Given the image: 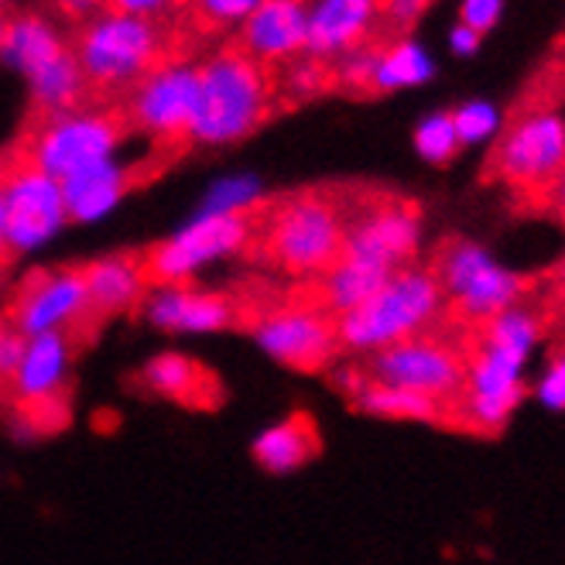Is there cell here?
Wrapping results in <instances>:
<instances>
[{
	"mask_svg": "<svg viewBox=\"0 0 565 565\" xmlns=\"http://www.w3.org/2000/svg\"><path fill=\"white\" fill-rule=\"evenodd\" d=\"M89 104H124L161 65L189 62L195 42L169 14H96L70 39Z\"/></svg>",
	"mask_w": 565,
	"mask_h": 565,
	"instance_id": "obj_1",
	"label": "cell"
},
{
	"mask_svg": "<svg viewBox=\"0 0 565 565\" xmlns=\"http://www.w3.org/2000/svg\"><path fill=\"white\" fill-rule=\"evenodd\" d=\"M539 340L542 316L524 302L480 326V343L467 356V371L456 391V418L462 425L493 436L511 422L527 394L524 371Z\"/></svg>",
	"mask_w": 565,
	"mask_h": 565,
	"instance_id": "obj_2",
	"label": "cell"
},
{
	"mask_svg": "<svg viewBox=\"0 0 565 565\" xmlns=\"http://www.w3.org/2000/svg\"><path fill=\"white\" fill-rule=\"evenodd\" d=\"M347 203L337 189H302L257 199L247 250L295 278H319L343 257Z\"/></svg>",
	"mask_w": 565,
	"mask_h": 565,
	"instance_id": "obj_3",
	"label": "cell"
},
{
	"mask_svg": "<svg viewBox=\"0 0 565 565\" xmlns=\"http://www.w3.org/2000/svg\"><path fill=\"white\" fill-rule=\"evenodd\" d=\"M288 110L278 93V76L268 65L244 55L234 42H223L206 62H199L195 114L189 141L234 145L250 138L275 114Z\"/></svg>",
	"mask_w": 565,
	"mask_h": 565,
	"instance_id": "obj_4",
	"label": "cell"
},
{
	"mask_svg": "<svg viewBox=\"0 0 565 565\" xmlns=\"http://www.w3.org/2000/svg\"><path fill=\"white\" fill-rule=\"evenodd\" d=\"M446 306L436 275L425 268H397L367 302L337 316V337L343 350L377 353L402 340L422 337Z\"/></svg>",
	"mask_w": 565,
	"mask_h": 565,
	"instance_id": "obj_5",
	"label": "cell"
},
{
	"mask_svg": "<svg viewBox=\"0 0 565 565\" xmlns=\"http://www.w3.org/2000/svg\"><path fill=\"white\" fill-rule=\"evenodd\" d=\"M130 135L135 127L120 104H83L55 117L24 120L14 141L35 158L42 172L62 182L96 161H107Z\"/></svg>",
	"mask_w": 565,
	"mask_h": 565,
	"instance_id": "obj_6",
	"label": "cell"
},
{
	"mask_svg": "<svg viewBox=\"0 0 565 565\" xmlns=\"http://www.w3.org/2000/svg\"><path fill=\"white\" fill-rule=\"evenodd\" d=\"M0 55L14 62L31 83V104H28L24 120L55 117V114L89 104L76 55H73L70 42L55 35V28L49 21L35 18V14L8 18L4 49H0Z\"/></svg>",
	"mask_w": 565,
	"mask_h": 565,
	"instance_id": "obj_7",
	"label": "cell"
},
{
	"mask_svg": "<svg viewBox=\"0 0 565 565\" xmlns=\"http://www.w3.org/2000/svg\"><path fill=\"white\" fill-rule=\"evenodd\" d=\"M257 199L241 210H206L195 223L179 230L175 237L141 250V268L148 285H189V278L199 268H206L210 260L247 250L254 234Z\"/></svg>",
	"mask_w": 565,
	"mask_h": 565,
	"instance_id": "obj_8",
	"label": "cell"
},
{
	"mask_svg": "<svg viewBox=\"0 0 565 565\" xmlns=\"http://www.w3.org/2000/svg\"><path fill=\"white\" fill-rule=\"evenodd\" d=\"M431 275H436L443 298L452 306V312L477 326L518 306L527 288L518 271L504 268L483 244L473 241L449 244L439 254V264Z\"/></svg>",
	"mask_w": 565,
	"mask_h": 565,
	"instance_id": "obj_9",
	"label": "cell"
},
{
	"mask_svg": "<svg viewBox=\"0 0 565 565\" xmlns=\"http://www.w3.org/2000/svg\"><path fill=\"white\" fill-rule=\"evenodd\" d=\"M0 192H4V226L14 257L52 241L70 220L62 203V182L42 172L18 141L0 151Z\"/></svg>",
	"mask_w": 565,
	"mask_h": 565,
	"instance_id": "obj_10",
	"label": "cell"
},
{
	"mask_svg": "<svg viewBox=\"0 0 565 565\" xmlns=\"http://www.w3.org/2000/svg\"><path fill=\"white\" fill-rule=\"evenodd\" d=\"M343 203H347L343 257L371 264V268L384 275L408 268L422 244V213L412 203H405V199H387V195L343 192Z\"/></svg>",
	"mask_w": 565,
	"mask_h": 565,
	"instance_id": "obj_11",
	"label": "cell"
},
{
	"mask_svg": "<svg viewBox=\"0 0 565 565\" xmlns=\"http://www.w3.org/2000/svg\"><path fill=\"white\" fill-rule=\"evenodd\" d=\"M195 89H199V65L172 62L145 76L127 93L120 107L127 110L135 135H148L154 151H164L179 161L192 148L189 127L195 114Z\"/></svg>",
	"mask_w": 565,
	"mask_h": 565,
	"instance_id": "obj_12",
	"label": "cell"
},
{
	"mask_svg": "<svg viewBox=\"0 0 565 565\" xmlns=\"http://www.w3.org/2000/svg\"><path fill=\"white\" fill-rule=\"evenodd\" d=\"M493 169L514 189L548 192L565 172V117L548 107L521 114L497 145Z\"/></svg>",
	"mask_w": 565,
	"mask_h": 565,
	"instance_id": "obj_13",
	"label": "cell"
},
{
	"mask_svg": "<svg viewBox=\"0 0 565 565\" xmlns=\"http://www.w3.org/2000/svg\"><path fill=\"white\" fill-rule=\"evenodd\" d=\"M73 371V337L70 332H42L28 337L18 371L11 381V397L18 402L21 422L14 428L49 431L55 425V412L65 415V384Z\"/></svg>",
	"mask_w": 565,
	"mask_h": 565,
	"instance_id": "obj_14",
	"label": "cell"
},
{
	"mask_svg": "<svg viewBox=\"0 0 565 565\" xmlns=\"http://www.w3.org/2000/svg\"><path fill=\"white\" fill-rule=\"evenodd\" d=\"M257 347L291 371H319L337 356V319L316 302H291L260 312L250 326Z\"/></svg>",
	"mask_w": 565,
	"mask_h": 565,
	"instance_id": "obj_15",
	"label": "cell"
},
{
	"mask_svg": "<svg viewBox=\"0 0 565 565\" xmlns=\"http://www.w3.org/2000/svg\"><path fill=\"white\" fill-rule=\"evenodd\" d=\"M4 319L21 337H42V332H70V337H76V329L89 322L83 268L28 275L14 291Z\"/></svg>",
	"mask_w": 565,
	"mask_h": 565,
	"instance_id": "obj_16",
	"label": "cell"
},
{
	"mask_svg": "<svg viewBox=\"0 0 565 565\" xmlns=\"http://www.w3.org/2000/svg\"><path fill=\"white\" fill-rule=\"evenodd\" d=\"M462 371H467V356L456 347H449L446 340L422 332V337H412V340H402V343L371 353L367 377L439 397V402L449 405V397H456L462 384Z\"/></svg>",
	"mask_w": 565,
	"mask_h": 565,
	"instance_id": "obj_17",
	"label": "cell"
},
{
	"mask_svg": "<svg viewBox=\"0 0 565 565\" xmlns=\"http://www.w3.org/2000/svg\"><path fill=\"white\" fill-rule=\"evenodd\" d=\"M175 158L154 151L145 161L135 164H117V161H96L89 169L62 179V203H65V216L76 223H89L99 220L104 213H110L127 192H135L141 185H151L154 179H161L164 169H172Z\"/></svg>",
	"mask_w": 565,
	"mask_h": 565,
	"instance_id": "obj_18",
	"label": "cell"
},
{
	"mask_svg": "<svg viewBox=\"0 0 565 565\" xmlns=\"http://www.w3.org/2000/svg\"><path fill=\"white\" fill-rule=\"evenodd\" d=\"M337 86L350 93H397L425 86L436 76V58L412 39H394L387 45H367L332 65Z\"/></svg>",
	"mask_w": 565,
	"mask_h": 565,
	"instance_id": "obj_19",
	"label": "cell"
},
{
	"mask_svg": "<svg viewBox=\"0 0 565 565\" xmlns=\"http://www.w3.org/2000/svg\"><path fill=\"white\" fill-rule=\"evenodd\" d=\"M384 21V0H312L306 28V58L337 65L367 49Z\"/></svg>",
	"mask_w": 565,
	"mask_h": 565,
	"instance_id": "obj_20",
	"label": "cell"
},
{
	"mask_svg": "<svg viewBox=\"0 0 565 565\" xmlns=\"http://www.w3.org/2000/svg\"><path fill=\"white\" fill-rule=\"evenodd\" d=\"M309 4L312 0H264L226 42L268 70H281L306 55Z\"/></svg>",
	"mask_w": 565,
	"mask_h": 565,
	"instance_id": "obj_21",
	"label": "cell"
},
{
	"mask_svg": "<svg viewBox=\"0 0 565 565\" xmlns=\"http://www.w3.org/2000/svg\"><path fill=\"white\" fill-rule=\"evenodd\" d=\"M141 309L154 329L179 332V337H203L237 322L234 298L195 285H154L148 288Z\"/></svg>",
	"mask_w": 565,
	"mask_h": 565,
	"instance_id": "obj_22",
	"label": "cell"
},
{
	"mask_svg": "<svg viewBox=\"0 0 565 565\" xmlns=\"http://www.w3.org/2000/svg\"><path fill=\"white\" fill-rule=\"evenodd\" d=\"M89 319H110L130 312L145 302L148 278L141 268V254H110L83 268Z\"/></svg>",
	"mask_w": 565,
	"mask_h": 565,
	"instance_id": "obj_23",
	"label": "cell"
},
{
	"mask_svg": "<svg viewBox=\"0 0 565 565\" xmlns=\"http://www.w3.org/2000/svg\"><path fill=\"white\" fill-rule=\"evenodd\" d=\"M138 384L154 397H164V402H175V405H192V408L213 405V397H216L213 374L185 353L151 356L138 371Z\"/></svg>",
	"mask_w": 565,
	"mask_h": 565,
	"instance_id": "obj_24",
	"label": "cell"
},
{
	"mask_svg": "<svg viewBox=\"0 0 565 565\" xmlns=\"http://www.w3.org/2000/svg\"><path fill=\"white\" fill-rule=\"evenodd\" d=\"M250 456L260 470L275 477L298 473L319 456V431L309 415H288L260 431L250 446Z\"/></svg>",
	"mask_w": 565,
	"mask_h": 565,
	"instance_id": "obj_25",
	"label": "cell"
},
{
	"mask_svg": "<svg viewBox=\"0 0 565 565\" xmlns=\"http://www.w3.org/2000/svg\"><path fill=\"white\" fill-rule=\"evenodd\" d=\"M350 405L363 415L387 418V422H443L446 418V402H439V397L381 384L367 374H363L360 387L350 394Z\"/></svg>",
	"mask_w": 565,
	"mask_h": 565,
	"instance_id": "obj_26",
	"label": "cell"
},
{
	"mask_svg": "<svg viewBox=\"0 0 565 565\" xmlns=\"http://www.w3.org/2000/svg\"><path fill=\"white\" fill-rule=\"evenodd\" d=\"M391 275L371 268V264L363 260H353V257H340L337 264H332L329 271H322L316 281V298L312 302L319 309H326L332 319L356 309L360 302H367V298L387 281Z\"/></svg>",
	"mask_w": 565,
	"mask_h": 565,
	"instance_id": "obj_27",
	"label": "cell"
},
{
	"mask_svg": "<svg viewBox=\"0 0 565 565\" xmlns=\"http://www.w3.org/2000/svg\"><path fill=\"white\" fill-rule=\"evenodd\" d=\"M260 4L264 0H175L164 14L199 45L206 39L234 35Z\"/></svg>",
	"mask_w": 565,
	"mask_h": 565,
	"instance_id": "obj_28",
	"label": "cell"
},
{
	"mask_svg": "<svg viewBox=\"0 0 565 565\" xmlns=\"http://www.w3.org/2000/svg\"><path fill=\"white\" fill-rule=\"evenodd\" d=\"M452 124H456V138L462 148H483L493 138H501L504 130V117L501 107L493 99H467L452 110Z\"/></svg>",
	"mask_w": 565,
	"mask_h": 565,
	"instance_id": "obj_29",
	"label": "cell"
},
{
	"mask_svg": "<svg viewBox=\"0 0 565 565\" xmlns=\"http://www.w3.org/2000/svg\"><path fill=\"white\" fill-rule=\"evenodd\" d=\"M459 138H456V124H452V110H439L428 114L418 127H415V151L422 161L428 164H449L459 154Z\"/></svg>",
	"mask_w": 565,
	"mask_h": 565,
	"instance_id": "obj_30",
	"label": "cell"
},
{
	"mask_svg": "<svg viewBox=\"0 0 565 565\" xmlns=\"http://www.w3.org/2000/svg\"><path fill=\"white\" fill-rule=\"evenodd\" d=\"M535 397L545 412H555V415L565 412V350L558 356H552L542 381L535 384Z\"/></svg>",
	"mask_w": 565,
	"mask_h": 565,
	"instance_id": "obj_31",
	"label": "cell"
},
{
	"mask_svg": "<svg viewBox=\"0 0 565 565\" xmlns=\"http://www.w3.org/2000/svg\"><path fill=\"white\" fill-rule=\"evenodd\" d=\"M508 0H459V24L473 28L477 35H487L504 18Z\"/></svg>",
	"mask_w": 565,
	"mask_h": 565,
	"instance_id": "obj_32",
	"label": "cell"
},
{
	"mask_svg": "<svg viewBox=\"0 0 565 565\" xmlns=\"http://www.w3.org/2000/svg\"><path fill=\"white\" fill-rule=\"evenodd\" d=\"M24 340L28 337H21V332L4 316H0V391H8V394H11V381H14V371H18Z\"/></svg>",
	"mask_w": 565,
	"mask_h": 565,
	"instance_id": "obj_33",
	"label": "cell"
},
{
	"mask_svg": "<svg viewBox=\"0 0 565 565\" xmlns=\"http://www.w3.org/2000/svg\"><path fill=\"white\" fill-rule=\"evenodd\" d=\"M52 11L65 21V24H86L93 21L96 14H104L107 11V0H52Z\"/></svg>",
	"mask_w": 565,
	"mask_h": 565,
	"instance_id": "obj_34",
	"label": "cell"
},
{
	"mask_svg": "<svg viewBox=\"0 0 565 565\" xmlns=\"http://www.w3.org/2000/svg\"><path fill=\"white\" fill-rule=\"evenodd\" d=\"M428 4L431 0H384V21L394 28H408L428 11Z\"/></svg>",
	"mask_w": 565,
	"mask_h": 565,
	"instance_id": "obj_35",
	"label": "cell"
},
{
	"mask_svg": "<svg viewBox=\"0 0 565 565\" xmlns=\"http://www.w3.org/2000/svg\"><path fill=\"white\" fill-rule=\"evenodd\" d=\"M175 4V0H107L104 14H141V18H154L164 14Z\"/></svg>",
	"mask_w": 565,
	"mask_h": 565,
	"instance_id": "obj_36",
	"label": "cell"
},
{
	"mask_svg": "<svg viewBox=\"0 0 565 565\" xmlns=\"http://www.w3.org/2000/svg\"><path fill=\"white\" fill-rule=\"evenodd\" d=\"M483 45V35H477L473 28H467V24H452V31H449V49H452V55H462V58H470V55H477V49Z\"/></svg>",
	"mask_w": 565,
	"mask_h": 565,
	"instance_id": "obj_37",
	"label": "cell"
},
{
	"mask_svg": "<svg viewBox=\"0 0 565 565\" xmlns=\"http://www.w3.org/2000/svg\"><path fill=\"white\" fill-rule=\"evenodd\" d=\"M14 260V250L8 244V226H4V192H0V271H8V264Z\"/></svg>",
	"mask_w": 565,
	"mask_h": 565,
	"instance_id": "obj_38",
	"label": "cell"
},
{
	"mask_svg": "<svg viewBox=\"0 0 565 565\" xmlns=\"http://www.w3.org/2000/svg\"><path fill=\"white\" fill-rule=\"evenodd\" d=\"M548 203H552V210L565 220V172L552 182V189H548Z\"/></svg>",
	"mask_w": 565,
	"mask_h": 565,
	"instance_id": "obj_39",
	"label": "cell"
},
{
	"mask_svg": "<svg viewBox=\"0 0 565 565\" xmlns=\"http://www.w3.org/2000/svg\"><path fill=\"white\" fill-rule=\"evenodd\" d=\"M4 31H8V14L0 8V49H4Z\"/></svg>",
	"mask_w": 565,
	"mask_h": 565,
	"instance_id": "obj_40",
	"label": "cell"
},
{
	"mask_svg": "<svg viewBox=\"0 0 565 565\" xmlns=\"http://www.w3.org/2000/svg\"><path fill=\"white\" fill-rule=\"evenodd\" d=\"M558 288H562V295H565V260L558 264Z\"/></svg>",
	"mask_w": 565,
	"mask_h": 565,
	"instance_id": "obj_41",
	"label": "cell"
},
{
	"mask_svg": "<svg viewBox=\"0 0 565 565\" xmlns=\"http://www.w3.org/2000/svg\"><path fill=\"white\" fill-rule=\"evenodd\" d=\"M4 4H8V0H0V8H4Z\"/></svg>",
	"mask_w": 565,
	"mask_h": 565,
	"instance_id": "obj_42",
	"label": "cell"
}]
</instances>
